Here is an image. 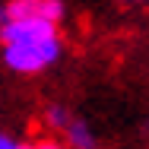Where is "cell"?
Instances as JSON below:
<instances>
[{
  "label": "cell",
  "mask_w": 149,
  "mask_h": 149,
  "mask_svg": "<svg viewBox=\"0 0 149 149\" xmlns=\"http://www.w3.org/2000/svg\"><path fill=\"white\" fill-rule=\"evenodd\" d=\"M0 41L3 63L22 76L48 70L63 51L57 26L48 19H6L0 29Z\"/></svg>",
  "instance_id": "cell-1"
},
{
  "label": "cell",
  "mask_w": 149,
  "mask_h": 149,
  "mask_svg": "<svg viewBox=\"0 0 149 149\" xmlns=\"http://www.w3.org/2000/svg\"><path fill=\"white\" fill-rule=\"evenodd\" d=\"M63 133H67V146L70 149H95V136H92L89 124L86 120H67V127H63Z\"/></svg>",
  "instance_id": "cell-3"
},
{
  "label": "cell",
  "mask_w": 149,
  "mask_h": 149,
  "mask_svg": "<svg viewBox=\"0 0 149 149\" xmlns=\"http://www.w3.org/2000/svg\"><path fill=\"white\" fill-rule=\"evenodd\" d=\"M63 13H67L63 0H10L6 3V19H48L57 26Z\"/></svg>",
  "instance_id": "cell-2"
},
{
  "label": "cell",
  "mask_w": 149,
  "mask_h": 149,
  "mask_svg": "<svg viewBox=\"0 0 149 149\" xmlns=\"http://www.w3.org/2000/svg\"><path fill=\"white\" fill-rule=\"evenodd\" d=\"M45 118H48V124H51V127L63 130V127H67V120H70V114H67L60 105H54V108H48V114H45Z\"/></svg>",
  "instance_id": "cell-4"
},
{
  "label": "cell",
  "mask_w": 149,
  "mask_h": 149,
  "mask_svg": "<svg viewBox=\"0 0 149 149\" xmlns=\"http://www.w3.org/2000/svg\"><path fill=\"white\" fill-rule=\"evenodd\" d=\"M29 149H67V146L57 143V140H41V143H35V146H29Z\"/></svg>",
  "instance_id": "cell-6"
},
{
  "label": "cell",
  "mask_w": 149,
  "mask_h": 149,
  "mask_svg": "<svg viewBox=\"0 0 149 149\" xmlns=\"http://www.w3.org/2000/svg\"><path fill=\"white\" fill-rule=\"evenodd\" d=\"M3 22H6V6L0 3V29H3Z\"/></svg>",
  "instance_id": "cell-7"
},
{
  "label": "cell",
  "mask_w": 149,
  "mask_h": 149,
  "mask_svg": "<svg viewBox=\"0 0 149 149\" xmlns=\"http://www.w3.org/2000/svg\"><path fill=\"white\" fill-rule=\"evenodd\" d=\"M0 149H29V146L19 143V140H13V136H6V133H0Z\"/></svg>",
  "instance_id": "cell-5"
}]
</instances>
